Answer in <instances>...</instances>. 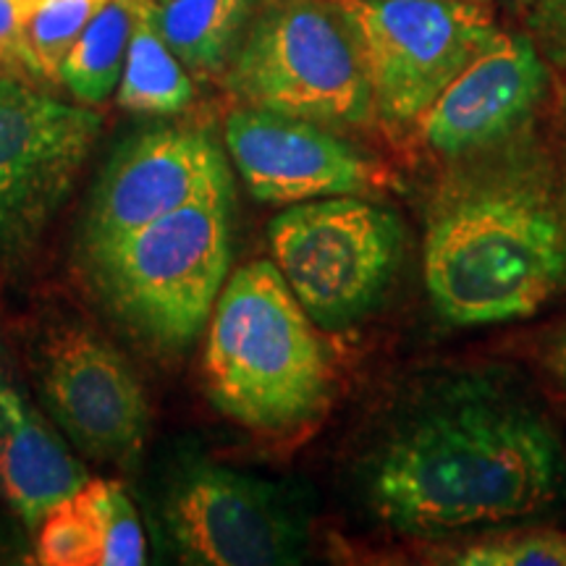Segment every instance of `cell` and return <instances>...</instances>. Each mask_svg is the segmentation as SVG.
<instances>
[{
    "label": "cell",
    "instance_id": "18",
    "mask_svg": "<svg viewBox=\"0 0 566 566\" xmlns=\"http://www.w3.org/2000/svg\"><path fill=\"white\" fill-rule=\"evenodd\" d=\"M97 543V566H139L147 562L145 530L129 493L118 480H87L74 493Z\"/></svg>",
    "mask_w": 566,
    "mask_h": 566
},
{
    "label": "cell",
    "instance_id": "14",
    "mask_svg": "<svg viewBox=\"0 0 566 566\" xmlns=\"http://www.w3.org/2000/svg\"><path fill=\"white\" fill-rule=\"evenodd\" d=\"M84 464L27 396L0 378V495L30 530L87 483Z\"/></svg>",
    "mask_w": 566,
    "mask_h": 566
},
{
    "label": "cell",
    "instance_id": "6",
    "mask_svg": "<svg viewBox=\"0 0 566 566\" xmlns=\"http://www.w3.org/2000/svg\"><path fill=\"white\" fill-rule=\"evenodd\" d=\"M349 27L373 113L391 129L420 122L441 92L504 32L480 0H331Z\"/></svg>",
    "mask_w": 566,
    "mask_h": 566
},
{
    "label": "cell",
    "instance_id": "4",
    "mask_svg": "<svg viewBox=\"0 0 566 566\" xmlns=\"http://www.w3.org/2000/svg\"><path fill=\"white\" fill-rule=\"evenodd\" d=\"M231 192H212L87 254L111 307L160 346H184L216 307L231 260Z\"/></svg>",
    "mask_w": 566,
    "mask_h": 566
},
{
    "label": "cell",
    "instance_id": "17",
    "mask_svg": "<svg viewBox=\"0 0 566 566\" xmlns=\"http://www.w3.org/2000/svg\"><path fill=\"white\" fill-rule=\"evenodd\" d=\"M134 27V0H111L61 63L59 82L84 105H101L122 82Z\"/></svg>",
    "mask_w": 566,
    "mask_h": 566
},
{
    "label": "cell",
    "instance_id": "24",
    "mask_svg": "<svg viewBox=\"0 0 566 566\" xmlns=\"http://www.w3.org/2000/svg\"><path fill=\"white\" fill-rule=\"evenodd\" d=\"M546 365L548 370L558 378V384L566 386V325L554 336V342L548 344Z\"/></svg>",
    "mask_w": 566,
    "mask_h": 566
},
{
    "label": "cell",
    "instance_id": "2",
    "mask_svg": "<svg viewBox=\"0 0 566 566\" xmlns=\"http://www.w3.org/2000/svg\"><path fill=\"white\" fill-rule=\"evenodd\" d=\"M424 286L454 325L535 315L566 286V210L525 179L467 184L424 233Z\"/></svg>",
    "mask_w": 566,
    "mask_h": 566
},
{
    "label": "cell",
    "instance_id": "19",
    "mask_svg": "<svg viewBox=\"0 0 566 566\" xmlns=\"http://www.w3.org/2000/svg\"><path fill=\"white\" fill-rule=\"evenodd\" d=\"M111 0H38L27 24L34 74L59 82L61 63Z\"/></svg>",
    "mask_w": 566,
    "mask_h": 566
},
{
    "label": "cell",
    "instance_id": "23",
    "mask_svg": "<svg viewBox=\"0 0 566 566\" xmlns=\"http://www.w3.org/2000/svg\"><path fill=\"white\" fill-rule=\"evenodd\" d=\"M38 0H0V63L27 69L34 74V61L27 42V24Z\"/></svg>",
    "mask_w": 566,
    "mask_h": 566
},
{
    "label": "cell",
    "instance_id": "26",
    "mask_svg": "<svg viewBox=\"0 0 566 566\" xmlns=\"http://www.w3.org/2000/svg\"><path fill=\"white\" fill-rule=\"evenodd\" d=\"M480 3H485V0H480Z\"/></svg>",
    "mask_w": 566,
    "mask_h": 566
},
{
    "label": "cell",
    "instance_id": "1",
    "mask_svg": "<svg viewBox=\"0 0 566 566\" xmlns=\"http://www.w3.org/2000/svg\"><path fill=\"white\" fill-rule=\"evenodd\" d=\"M562 446L525 401L459 384L405 417L375 457V514L401 535L436 537L535 516L562 493Z\"/></svg>",
    "mask_w": 566,
    "mask_h": 566
},
{
    "label": "cell",
    "instance_id": "25",
    "mask_svg": "<svg viewBox=\"0 0 566 566\" xmlns=\"http://www.w3.org/2000/svg\"><path fill=\"white\" fill-rule=\"evenodd\" d=\"M155 3H166V0H155Z\"/></svg>",
    "mask_w": 566,
    "mask_h": 566
},
{
    "label": "cell",
    "instance_id": "22",
    "mask_svg": "<svg viewBox=\"0 0 566 566\" xmlns=\"http://www.w3.org/2000/svg\"><path fill=\"white\" fill-rule=\"evenodd\" d=\"M527 38L543 59L566 69V0H530Z\"/></svg>",
    "mask_w": 566,
    "mask_h": 566
},
{
    "label": "cell",
    "instance_id": "9",
    "mask_svg": "<svg viewBox=\"0 0 566 566\" xmlns=\"http://www.w3.org/2000/svg\"><path fill=\"white\" fill-rule=\"evenodd\" d=\"M103 118L0 76V252L32 239L87 163Z\"/></svg>",
    "mask_w": 566,
    "mask_h": 566
},
{
    "label": "cell",
    "instance_id": "21",
    "mask_svg": "<svg viewBox=\"0 0 566 566\" xmlns=\"http://www.w3.org/2000/svg\"><path fill=\"white\" fill-rule=\"evenodd\" d=\"M34 554L42 566H97L95 533L74 495L42 516Z\"/></svg>",
    "mask_w": 566,
    "mask_h": 566
},
{
    "label": "cell",
    "instance_id": "12",
    "mask_svg": "<svg viewBox=\"0 0 566 566\" xmlns=\"http://www.w3.org/2000/svg\"><path fill=\"white\" fill-rule=\"evenodd\" d=\"M226 145L244 187L260 202L296 205L323 197H363L384 184L375 163L331 126L247 108L226 122Z\"/></svg>",
    "mask_w": 566,
    "mask_h": 566
},
{
    "label": "cell",
    "instance_id": "16",
    "mask_svg": "<svg viewBox=\"0 0 566 566\" xmlns=\"http://www.w3.org/2000/svg\"><path fill=\"white\" fill-rule=\"evenodd\" d=\"M258 0H166L155 24L168 48L195 74H221L237 53Z\"/></svg>",
    "mask_w": 566,
    "mask_h": 566
},
{
    "label": "cell",
    "instance_id": "3",
    "mask_svg": "<svg viewBox=\"0 0 566 566\" xmlns=\"http://www.w3.org/2000/svg\"><path fill=\"white\" fill-rule=\"evenodd\" d=\"M210 401L260 433L300 428L328 399V357L275 263L239 268L218 294L202 357Z\"/></svg>",
    "mask_w": 566,
    "mask_h": 566
},
{
    "label": "cell",
    "instance_id": "8",
    "mask_svg": "<svg viewBox=\"0 0 566 566\" xmlns=\"http://www.w3.org/2000/svg\"><path fill=\"white\" fill-rule=\"evenodd\" d=\"M166 525L181 562L197 566L300 564L307 543L302 516L279 488L221 464L181 472Z\"/></svg>",
    "mask_w": 566,
    "mask_h": 566
},
{
    "label": "cell",
    "instance_id": "5",
    "mask_svg": "<svg viewBox=\"0 0 566 566\" xmlns=\"http://www.w3.org/2000/svg\"><path fill=\"white\" fill-rule=\"evenodd\" d=\"M226 87L247 108L323 126L375 116L363 59L331 0H258L226 66Z\"/></svg>",
    "mask_w": 566,
    "mask_h": 566
},
{
    "label": "cell",
    "instance_id": "7",
    "mask_svg": "<svg viewBox=\"0 0 566 566\" xmlns=\"http://www.w3.org/2000/svg\"><path fill=\"white\" fill-rule=\"evenodd\" d=\"M273 263L321 328L357 323L394 279L405 229L384 205L363 197L296 202L273 218Z\"/></svg>",
    "mask_w": 566,
    "mask_h": 566
},
{
    "label": "cell",
    "instance_id": "13",
    "mask_svg": "<svg viewBox=\"0 0 566 566\" xmlns=\"http://www.w3.org/2000/svg\"><path fill=\"white\" fill-rule=\"evenodd\" d=\"M548 92V66L527 34H501L420 118L430 150L459 158L499 145L533 118Z\"/></svg>",
    "mask_w": 566,
    "mask_h": 566
},
{
    "label": "cell",
    "instance_id": "15",
    "mask_svg": "<svg viewBox=\"0 0 566 566\" xmlns=\"http://www.w3.org/2000/svg\"><path fill=\"white\" fill-rule=\"evenodd\" d=\"M195 84L155 24V0H134V27L116 101L142 116H174L192 103Z\"/></svg>",
    "mask_w": 566,
    "mask_h": 566
},
{
    "label": "cell",
    "instance_id": "20",
    "mask_svg": "<svg viewBox=\"0 0 566 566\" xmlns=\"http://www.w3.org/2000/svg\"><path fill=\"white\" fill-rule=\"evenodd\" d=\"M449 556L446 562L459 566H566V530L543 527L480 537Z\"/></svg>",
    "mask_w": 566,
    "mask_h": 566
},
{
    "label": "cell",
    "instance_id": "10",
    "mask_svg": "<svg viewBox=\"0 0 566 566\" xmlns=\"http://www.w3.org/2000/svg\"><path fill=\"white\" fill-rule=\"evenodd\" d=\"M212 192H231V174L208 132L192 126L142 132L118 147L92 195L84 250L101 252Z\"/></svg>",
    "mask_w": 566,
    "mask_h": 566
},
{
    "label": "cell",
    "instance_id": "11",
    "mask_svg": "<svg viewBox=\"0 0 566 566\" xmlns=\"http://www.w3.org/2000/svg\"><path fill=\"white\" fill-rule=\"evenodd\" d=\"M42 396L71 443L97 462L132 464L150 407L137 373L90 331H61L42 352Z\"/></svg>",
    "mask_w": 566,
    "mask_h": 566
}]
</instances>
